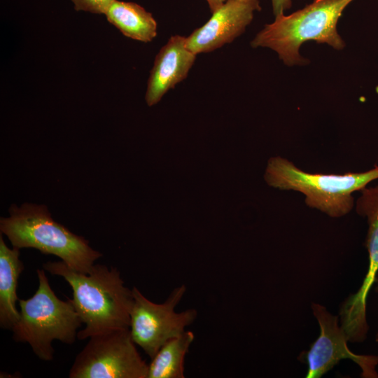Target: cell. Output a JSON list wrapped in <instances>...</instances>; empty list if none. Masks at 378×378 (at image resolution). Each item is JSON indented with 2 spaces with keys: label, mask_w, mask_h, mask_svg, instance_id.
Returning <instances> with one entry per match:
<instances>
[{
  "label": "cell",
  "mask_w": 378,
  "mask_h": 378,
  "mask_svg": "<svg viewBox=\"0 0 378 378\" xmlns=\"http://www.w3.org/2000/svg\"><path fill=\"white\" fill-rule=\"evenodd\" d=\"M261 7L228 0L212 13L210 19L186 37L187 48L195 55L211 52L241 35Z\"/></svg>",
  "instance_id": "10"
},
{
  "label": "cell",
  "mask_w": 378,
  "mask_h": 378,
  "mask_svg": "<svg viewBox=\"0 0 378 378\" xmlns=\"http://www.w3.org/2000/svg\"><path fill=\"white\" fill-rule=\"evenodd\" d=\"M20 248H10L0 236V327L11 330L20 317L16 302L18 279L24 269Z\"/></svg>",
  "instance_id": "12"
},
{
  "label": "cell",
  "mask_w": 378,
  "mask_h": 378,
  "mask_svg": "<svg viewBox=\"0 0 378 378\" xmlns=\"http://www.w3.org/2000/svg\"><path fill=\"white\" fill-rule=\"evenodd\" d=\"M375 291L378 293V277H377L376 281H375Z\"/></svg>",
  "instance_id": "18"
},
{
  "label": "cell",
  "mask_w": 378,
  "mask_h": 378,
  "mask_svg": "<svg viewBox=\"0 0 378 378\" xmlns=\"http://www.w3.org/2000/svg\"><path fill=\"white\" fill-rule=\"evenodd\" d=\"M375 340L377 342H378V332L376 334Z\"/></svg>",
  "instance_id": "19"
},
{
  "label": "cell",
  "mask_w": 378,
  "mask_h": 378,
  "mask_svg": "<svg viewBox=\"0 0 378 378\" xmlns=\"http://www.w3.org/2000/svg\"><path fill=\"white\" fill-rule=\"evenodd\" d=\"M104 15L128 38L148 43L157 36V22L152 14L134 2L114 0Z\"/></svg>",
  "instance_id": "13"
},
{
  "label": "cell",
  "mask_w": 378,
  "mask_h": 378,
  "mask_svg": "<svg viewBox=\"0 0 378 378\" xmlns=\"http://www.w3.org/2000/svg\"><path fill=\"white\" fill-rule=\"evenodd\" d=\"M264 178L274 188L302 193L307 206L340 218L354 208L353 193L378 179V166L362 172L315 174L300 169L286 158L274 156L267 162Z\"/></svg>",
  "instance_id": "4"
},
{
  "label": "cell",
  "mask_w": 378,
  "mask_h": 378,
  "mask_svg": "<svg viewBox=\"0 0 378 378\" xmlns=\"http://www.w3.org/2000/svg\"><path fill=\"white\" fill-rule=\"evenodd\" d=\"M209 6L211 13L221 6L225 1L228 0H206ZM244 2L250 3L257 6L260 7L258 0H237Z\"/></svg>",
  "instance_id": "17"
},
{
  "label": "cell",
  "mask_w": 378,
  "mask_h": 378,
  "mask_svg": "<svg viewBox=\"0 0 378 378\" xmlns=\"http://www.w3.org/2000/svg\"><path fill=\"white\" fill-rule=\"evenodd\" d=\"M311 308L320 328V334L306 353L307 378H320L344 359L354 361L360 368L363 378H378V356L357 354L351 351L347 336L333 315L321 304L312 302Z\"/></svg>",
  "instance_id": "9"
},
{
  "label": "cell",
  "mask_w": 378,
  "mask_h": 378,
  "mask_svg": "<svg viewBox=\"0 0 378 378\" xmlns=\"http://www.w3.org/2000/svg\"><path fill=\"white\" fill-rule=\"evenodd\" d=\"M353 0H314L289 15L280 14L266 24L251 41L252 48H270L288 66L302 65L308 60L299 53L307 41L328 43L337 50L345 43L337 31V24L344 8Z\"/></svg>",
  "instance_id": "3"
},
{
  "label": "cell",
  "mask_w": 378,
  "mask_h": 378,
  "mask_svg": "<svg viewBox=\"0 0 378 378\" xmlns=\"http://www.w3.org/2000/svg\"><path fill=\"white\" fill-rule=\"evenodd\" d=\"M194 339L192 331H184L167 341L151 358L147 378H183L185 356Z\"/></svg>",
  "instance_id": "14"
},
{
  "label": "cell",
  "mask_w": 378,
  "mask_h": 378,
  "mask_svg": "<svg viewBox=\"0 0 378 378\" xmlns=\"http://www.w3.org/2000/svg\"><path fill=\"white\" fill-rule=\"evenodd\" d=\"M9 214V217L1 218L0 230L13 247L34 248L43 254L55 255L83 273H88L102 255L92 248L84 237L55 221L44 205H13Z\"/></svg>",
  "instance_id": "2"
},
{
  "label": "cell",
  "mask_w": 378,
  "mask_h": 378,
  "mask_svg": "<svg viewBox=\"0 0 378 378\" xmlns=\"http://www.w3.org/2000/svg\"><path fill=\"white\" fill-rule=\"evenodd\" d=\"M272 3L275 17L283 14L284 10L289 9L292 6L291 0H272Z\"/></svg>",
  "instance_id": "16"
},
{
  "label": "cell",
  "mask_w": 378,
  "mask_h": 378,
  "mask_svg": "<svg viewBox=\"0 0 378 378\" xmlns=\"http://www.w3.org/2000/svg\"><path fill=\"white\" fill-rule=\"evenodd\" d=\"M360 192L356 211L366 218L368 225L365 247L369 265L361 286L341 304L338 315L340 324L352 343H361L367 338L370 328L366 316L367 298L378 272V186L365 187Z\"/></svg>",
  "instance_id": "8"
},
{
  "label": "cell",
  "mask_w": 378,
  "mask_h": 378,
  "mask_svg": "<svg viewBox=\"0 0 378 378\" xmlns=\"http://www.w3.org/2000/svg\"><path fill=\"white\" fill-rule=\"evenodd\" d=\"M36 273L38 288L31 298H19L20 317L11 330L15 342L29 344L38 358L49 361L55 354L52 342L74 344L83 323L72 300H62L52 290L45 270Z\"/></svg>",
  "instance_id": "5"
},
{
  "label": "cell",
  "mask_w": 378,
  "mask_h": 378,
  "mask_svg": "<svg viewBox=\"0 0 378 378\" xmlns=\"http://www.w3.org/2000/svg\"><path fill=\"white\" fill-rule=\"evenodd\" d=\"M196 55L187 48L186 37L169 38L157 54L148 80L145 99L149 106L188 76Z\"/></svg>",
  "instance_id": "11"
},
{
  "label": "cell",
  "mask_w": 378,
  "mask_h": 378,
  "mask_svg": "<svg viewBox=\"0 0 378 378\" xmlns=\"http://www.w3.org/2000/svg\"><path fill=\"white\" fill-rule=\"evenodd\" d=\"M114 0H71L77 11L83 10L94 14H105Z\"/></svg>",
  "instance_id": "15"
},
{
  "label": "cell",
  "mask_w": 378,
  "mask_h": 378,
  "mask_svg": "<svg viewBox=\"0 0 378 378\" xmlns=\"http://www.w3.org/2000/svg\"><path fill=\"white\" fill-rule=\"evenodd\" d=\"M186 290V286L181 285L174 288L163 303L157 304L133 287L130 330L134 343L150 359L167 341L182 334L186 327L195 321L197 315L195 309L179 313L174 310Z\"/></svg>",
  "instance_id": "7"
},
{
  "label": "cell",
  "mask_w": 378,
  "mask_h": 378,
  "mask_svg": "<svg viewBox=\"0 0 378 378\" xmlns=\"http://www.w3.org/2000/svg\"><path fill=\"white\" fill-rule=\"evenodd\" d=\"M43 268L60 276L72 289V302L85 328L78 339L115 329H129L134 303L132 289L125 286L116 267L94 265L88 273L78 272L62 260L48 261Z\"/></svg>",
  "instance_id": "1"
},
{
  "label": "cell",
  "mask_w": 378,
  "mask_h": 378,
  "mask_svg": "<svg viewBox=\"0 0 378 378\" xmlns=\"http://www.w3.org/2000/svg\"><path fill=\"white\" fill-rule=\"evenodd\" d=\"M130 328L95 335L77 354L70 378H147L148 364L141 358Z\"/></svg>",
  "instance_id": "6"
}]
</instances>
